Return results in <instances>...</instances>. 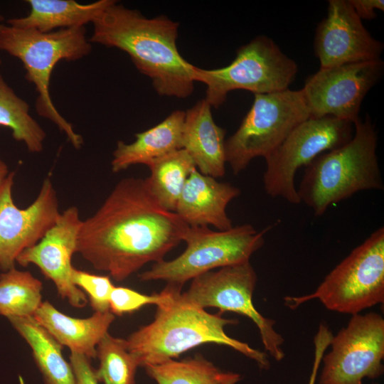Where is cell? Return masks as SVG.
<instances>
[{
  "instance_id": "1",
  "label": "cell",
  "mask_w": 384,
  "mask_h": 384,
  "mask_svg": "<svg viewBox=\"0 0 384 384\" xmlns=\"http://www.w3.org/2000/svg\"><path fill=\"white\" fill-rule=\"evenodd\" d=\"M188 225L155 198L145 179L123 178L82 220L76 252L95 269L124 280L183 241Z\"/></svg>"
},
{
  "instance_id": "2",
  "label": "cell",
  "mask_w": 384,
  "mask_h": 384,
  "mask_svg": "<svg viewBox=\"0 0 384 384\" xmlns=\"http://www.w3.org/2000/svg\"><path fill=\"white\" fill-rule=\"evenodd\" d=\"M90 43L127 53L162 96L186 98L194 89V65L176 46L178 23L165 16L149 18L115 1L92 22Z\"/></svg>"
},
{
  "instance_id": "3",
  "label": "cell",
  "mask_w": 384,
  "mask_h": 384,
  "mask_svg": "<svg viewBox=\"0 0 384 384\" xmlns=\"http://www.w3.org/2000/svg\"><path fill=\"white\" fill-rule=\"evenodd\" d=\"M177 287L171 299L157 306L154 320L140 327L125 339L127 349L139 366L157 364L175 359L200 345L212 343L229 346L255 361L261 369L267 370V355L247 343L230 337L225 327L238 324L222 313L212 314L188 302Z\"/></svg>"
},
{
  "instance_id": "4",
  "label": "cell",
  "mask_w": 384,
  "mask_h": 384,
  "mask_svg": "<svg viewBox=\"0 0 384 384\" xmlns=\"http://www.w3.org/2000/svg\"><path fill=\"white\" fill-rule=\"evenodd\" d=\"M354 133L345 144L316 156L304 166L297 191L300 202L315 216L365 190H383L376 148L378 134L368 116L353 123Z\"/></svg>"
},
{
  "instance_id": "5",
  "label": "cell",
  "mask_w": 384,
  "mask_h": 384,
  "mask_svg": "<svg viewBox=\"0 0 384 384\" xmlns=\"http://www.w3.org/2000/svg\"><path fill=\"white\" fill-rule=\"evenodd\" d=\"M85 34V27L43 33L9 24L0 26V50L21 61L25 78L34 85L38 94L36 112L55 124L77 149L82 146L83 139L55 107L50 96V80L58 62L75 61L90 54L92 45Z\"/></svg>"
},
{
  "instance_id": "6",
  "label": "cell",
  "mask_w": 384,
  "mask_h": 384,
  "mask_svg": "<svg viewBox=\"0 0 384 384\" xmlns=\"http://www.w3.org/2000/svg\"><path fill=\"white\" fill-rule=\"evenodd\" d=\"M319 299L329 310L354 315L384 302V228L373 231L308 295L286 297L290 309Z\"/></svg>"
},
{
  "instance_id": "7",
  "label": "cell",
  "mask_w": 384,
  "mask_h": 384,
  "mask_svg": "<svg viewBox=\"0 0 384 384\" xmlns=\"http://www.w3.org/2000/svg\"><path fill=\"white\" fill-rule=\"evenodd\" d=\"M271 228L257 231L250 224L215 231L208 226H189L183 241L185 250L176 258L155 262L139 275L142 281L164 280L183 287L184 283L215 268L250 261L264 244V235Z\"/></svg>"
},
{
  "instance_id": "8",
  "label": "cell",
  "mask_w": 384,
  "mask_h": 384,
  "mask_svg": "<svg viewBox=\"0 0 384 384\" xmlns=\"http://www.w3.org/2000/svg\"><path fill=\"white\" fill-rule=\"evenodd\" d=\"M298 71L296 62L269 37L260 36L237 50L228 65L206 70L194 65L193 78L206 85V100L218 107L235 90L267 94L289 89Z\"/></svg>"
},
{
  "instance_id": "9",
  "label": "cell",
  "mask_w": 384,
  "mask_h": 384,
  "mask_svg": "<svg viewBox=\"0 0 384 384\" xmlns=\"http://www.w3.org/2000/svg\"><path fill=\"white\" fill-rule=\"evenodd\" d=\"M309 118L302 89L255 94L251 108L238 129L225 140L226 163L234 174H238L253 159H265Z\"/></svg>"
},
{
  "instance_id": "10",
  "label": "cell",
  "mask_w": 384,
  "mask_h": 384,
  "mask_svg": "<svg viewBox=\"0 0 384 384\" xmlns=\"http://www.w3.org/2000/svg\"><path fill=\"white\" fill-rule=\"evenodd\" d=\"M352 124L334 117H309L298 124L265 158V192L292 204L301 203L294 184L297 170L322 153L347 143L353 135Z\"/></svg>"
},
{
  "instance_id": "11",
  "label": "cell",
  "mask_w": 384,
  "mask_h": 384,
  "mask_svg": "<svg viewBox=\"0 0 384 384\" xmlns=\"http://www.w3.org/2000/svg\"><path fill=\"white\" fill-rule=\"evenodd\" d=\"M257 279L256 272L249 261L197 276L182 294L201 308L215 307L220 313L234 312L251 319L259 330L265 351L279 361L284 358L282 348L284 340L275 331V321L263 316L252 303Z\"/></svg>"
},
{
  "instance_id": "12",
  "label": "cell",
  "mask_w": 384,
  "mask_h": 384,
  "mask_svg": "<svg viewBox=\"0 0 384 384\" xmlns=\"http://www.w3.org/2000/svg\"><path fill=\"white\" fill-rule=\"evenodd\" d=\"M331 351L323 356L319 384H363L383 373L384 319L379 314L352 315L333 336Z\"/></svg>"
},
{
  "instance_id": "13",
  "label": "cell",
  "mask_w": 384,
  "mask_h": 384,
  "mask_svg": "<svg viewBox=\"0 0 384 384\" xmlns=\"http://www.w3.org/2000/svg\"><path fill=\"white\" fill-rule=\"evenodd\" d=\"M383 70L381 59L319 68L302 88L309 117H334L353 124L362 101Z\"/></svg>"
},
{
  "instance_id": "14",
  "label": "cell",
  "mask_w": 384,
  "mask_h": 384,
  "mask_svg": "<svg viewBox=\"0 0 384 384\" xmlns=\"http://www.w3.org/2000/svg\"><path fill=\"white\" fill-rule=\"evenodd\" d=\"M14 173L11 172L0 189V270L15 267L18 256L45 235L60 213L57 194L46 178L34 201L19 208L12 198Z\"/></svg>"
},
{
  "instance_id": "15",
  "label": "cell",
  "mask_w": 384,
  "mask_h": 384,
  "mask_svg": "<svg viewBox=\"0 0 384 384\" xmlns=\"http://www.w3.org/2000/svg\"><path fill=\"white\" fill-rule=\"evenodd\" d=\"M82 220L78 208L71 206L60 213L55 223L33 246L23 251L16 262L23 267L37 266L55 284L58 294L75 308L87 303L85 294L72 281L75 267L72 257L77 250L78 233Z\"/></svg>"
},
{
  "instance_id": "16",
  "label": "cell",
  "mask_w": 384,
  "mask_h": 384,
  "mask_svg": "<svg viewBox=\"0 0 384 384\" xmlns=\"http://www.w3.org/2000/svg\"><path fill=\"white\" fill-rule=\"evenodd\" d=\"M314 50L325 68L380 59L383 44L365 28L348 0H330L316 29Z\"/></svg>"
},
{
  "instance_id": "17",
  "label": "cell",
  "mask_w": 384,
  "mask_h": 384,
  "mask_svg": "<svg viewBox=\"0 0 384 384\" xmlns=\"http://www.w3.org/2000/svg\"><path fill=\"white\" fill-rule=\"evenodd\" d=\"M240 194L238 187L196 169L185 183L175 213L189 226L213 225L218 230H227L233 226L226 208Z\"/></svg>"
},
{
  "instance_id": "18",
  "label": "cell",
  "mask_w": 384,
  "mask_h": 384,
  "mask_svg": "<svg viewBox=\"0 0 384 384\" xmlns=\"http://www.w3.org/2000/svg\"><path fill=\"white\" fill-rule=\"evenodd\" d=\"M225 130L215 124L211 106L203 99L185 112L182 149L202 174L213 178L225 173Z\"/></svg>"
},
{
  "instance_id": "19",
  "label": "cell",
  "mask_w": 384,
  "mask_h": 384,
  "mask_svg": "<svg viewBox=\"0 0 384 384\" xmlns=\"http://www.w3.org/2000/svg\"><path fill=\"white\" fill-rule=\"evenodd\" d=\"M33 317L60 345L90 359L96 358L97 346L115 319L110 311L95 312L87 318L72 317L48 301L41 303Z\"/></svg>"
},
{
  "instance_id": "20",
  "label": "cell",
  "mask_w": 384,
  "mask_h": 384,
  "mask_svg": "<svg viewBox=\"0 0 384 384\" xmlns=\"http://www.w3.org/2000/svg\"><path fill=\"white\" fill-rule=\"evenodd\" d=\"M185 112L176 110L156 126L135 135L126 144L118 141L111 161L112 171L119 172L135 164L147 166L153 161L182 149Z\"/></svg>"
},
{
  "instance_id": "21",
  "label": "cell",
  "mask_w": 384,
  "mask_h": 384,
  "mask_svg": "<svg viewBox=\"0 0 384 384\" xmlns=\"http://www.w3.org/2000/svg\"><path fill=\"white\" fill-rule=\"evenodd\" d=\"M114 0H99L80 4L74 0H27L29 13L19 18L8 19L7 24L23 28H32L43 33L56 29L85 27L113 4Z\"/></svg>"
},
{
  "instance_id": "22",
  "label": "cell",
  "mask_w": 384,
  "mask_h": 384,
  "mask_svg": "<svg viewBox=\"0 0 384 384\" xmlns=\"http://www.w3.org/2000/svg\"><path fill=\"white\" fill-rule=\"evenodd\" d=\"M8 319L31 349L44 384H76L73 368L63 356V346L33 316Z\"/></svg>"
},
{
  "instance_id": "23",
  "label": "cell",
  "mask_w": 384,
  "mask_h": 384,
  "mask_svg": "<svg viewBox=\"0 0 384 384\" xmlns=\"http://www.w3.org/2000/svg\"><path fill=\"white\" fill-rule=\"evenodd\" d=\"M149 188L161 206L175 212L178 201L191 173L196 169L189 154L178 149L151 162Z\"/></svg>"
},
{
  "instance_id": "24",
  "label": "cell",
  "mask_w": 384,
  "mask_h": 384,
  "mask_svg": "<svg viewBox=\"0 0 384 384\" xmlns=\"http://www.w3.org/2000/svg\"><path fill=\"white\" fill-rule=\"evenodd\" d=\"M158 384H235L240 375L224 372L199 354L181 361L169 359L144 367Z\"/></svg>"
},
{
  "instance_id": "25",
  "label": "cell",
  "mask_w": 384,
  "mask_h": 384,
  "mask_svg": "<svg viewBox=\"0 0 384 384\" xmlns=\"http://www.w3.org/2000/svg\"><path fill=\"white\" fill-rule=\"evenodd\" d=\"M0 126L11 129L13 138L23 142L28 150L43 149L46 134L30 114L29 105L20 97L0 74Z\"/></svg>"
},
{
  "instance_id": "26",
  "label": "cell",
  "mask_w": 384,
  "mask_h": 384,
  "mask_svg": "<svg viewBox=\"0 0 384 384\" xmlns=\"http://www.w3.org/2000/svg\"><path fill=\"white\" fill-rule=\"evenodd\" d=\"M42 282L28 271L14 267L0 274V315L33 316L42 301Z\"/></svg>"
},
{
  "instance_id": "27",
  "label": "cell",
  "mask_w": 384,
  "mask_h": 384,
  "mask_svg": "<svg viewBox=\"0 0 384 384\" xmlns=\"http://www.w3.org/2000/svg\"><path fill=\"white\" fill-rule=\"evenodd\" d=\"M99 366L96 377L103 384H135L139 364L127 349L125 339L107 333L97 346Z\"/></svg>"
},
{
  "instance_id": "28",
  "label": "cell",
  "mask_w": 384,
  "mask_h": 384,
  "mask_svg": "<svg viewBox=\"0 0 384 384\" xmlns=\"http://www.w3.org/2000/svg\"><path fill=\"white\" fill-rule=\"evenodd\" d=\"M177 287L180 286L167 284L161 292L147 295L128 287L114 286L110 294V311L114 316H122L133 313L148 304H155L156 306L164 304L171 299Z\"/></svg>"
},
{
  "instance_id": "29",
  "label": "cell",
  "mask_w": 384,
  "mask_h": 384,
  "mask_svg": "<svg viewBox=\"0 0 384 384\" xmlns=\"http://www.w3.org/2000/svg\"><path fill=\"white\" fill-rule=\"evenodd\" d=\"M72 281L87 295V299L95 312L110 311V294L114 285L109 276L91 274L74 268Z\"/></svg>"
},
{
  "instance_id": "30",
  "label": "cell",
  "mask_w": 384,
  "mask_h": 384,
  "mask_svg": "<svg viewBox=\"0 0 384 384\" xmlns=\"http://www.w3.org/2000/svg\"><path fill=\"white\" fill-rule=\"evenodd\" d=\"M333 334L325 324H320L314 338V358L309 384H315L321 359L329 346Z\"/></svg>"
},
{
  "instance_id": "31",
  "label": "cell",
  "mask_w": 384,
  "mask_h": 384,
  "mask_svg": "<svg viewBox=\"0 0 384 384\" xmlns=\"http://www.w3.org/2000/svg\"><path fill=\"white\" fill-rule=\"evenodd\" d=\"M69 359L76 384H99L90 358L80 353L70 352Z\"/></svg>"
},
{
  "instance_id": "32",
  "label": "cell",
  "mask_w": 384,
  "mask_h": 384,
  "mask_svg": "<svg viewBox=\"0 0 384 384\" xmlns=\"http://www.w3.org/2000/svg\"><path fill=\"white\" fill-rule=\"evenodd\" d=\"M358 16L371 20L376 16V10L384 11L383 0H348Z\"/></svg>"
},
{
  "instance_id": "33",
  "label": "cell",
  "mask_w": 384,
  "mask_h": 384,
  "mask_svg": "<svg viewBox=\"0 0 384 384\" xmlns=\"http://www.w3.org/2000/svg\"><path fill=\"white\" fill-rule=\"evenodd\" d=\"M10 173L7 164L0 158V189Z\"/></svg>"
},
{
  "instance_id": "34",
  "label": "cell",
  "mask_w": 384,
  "mask_h": 384,
  "mask_svg": "<svg viewBox=\"0 0 384 384\" xmlns=\"http://www.w3.org/2000/svg\"><path fill=\"white\" fill-rule=\"evenodd\" d=\"M3 21H4V17L1 15H0V26L1 24H2Z\"/></svg>"
},
{
  "instance_id": "35",
  "label": "cell",
  "mask_w": 384,
  "mask_h": 384,
  "mask_svg": "<svg viewBox=\"0 0 384 384\" xmlns=\"http://www.w3.org/2000/svg\"><path fill=\"white\" fill-rule=\"evenodd\" d=\"M1 58H0V65H1Z\"/></svg>"
}]
</instances>
